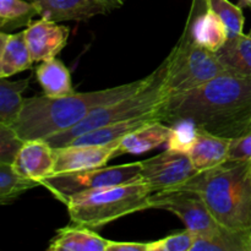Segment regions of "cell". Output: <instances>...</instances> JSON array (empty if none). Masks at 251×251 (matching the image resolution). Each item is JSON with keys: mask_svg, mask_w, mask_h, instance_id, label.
<instances>
[{"mask_svg": "<svg viewBox=\"0 0 251 251\" xmlns=\"http://www.w3.org/2000/svg\"><path fill=\"white\" fill-rule=\"evenodd\" d=\"M191 120L199 130L234 139L251 132V77L226 71L203 85L171 97L161 120Z\"/></svg>", "mask_w": 251, "mask_h": 251, "instance_id": "1", "label": "cell"}, {"mask_svg": "<svg viewBox=\"0 0 251 251\" xmlns=\"http://www.w3.org/2000/svg\"><path fill=\"white\" fill-rule=\"evenodd\" d=\"M151 75L134 82L100 91L74 93L64 97L34 96L24 98L21 112L11 125L22 141L46 140L82 122L93 109L117 102L141 90Z\"/></svg>", "mask_w": 251, "mask_h": 251, "instance_id": "2", "label": "cell"}, {"mask_svg": "<svg viewBox=\"0 0 251 251\" xmlns=\"http://www.w3.org/2000/svg\"><path fill=\"white\" fill-rule=\"evenodd\" d=\"M178 189L200 194L218 225L238 230L251 229L250 162L227 161L199 172Z\"/></svg>", "mask_w": 251, "mask_h": 251, "instance_id": "3", "label": "cell"}, {"mask_svg": "<svg viewBox=\"0 0 251 251\" xmlns=\"http://www.w3.org/2000/svg\"><path fill=\"white\" fill-rule=\"evenodd\" d=\"M167 73V59L151 74V80L145 87L132 95L126 96L117 102L102 105L93 109L82 122L74 125L70 129L46 139L53 149L68 146L73 140L88 131L100 126L115 123L131 120L146 114L159 112L169 96L164 87V77Z\"/></svg>", "mask_w": 251, "mask_h": 251, "instance_id": "4", "label": "cell"}, {"mask_svg": "<svg viewBox=\"0 0 251 251\" xmlns=\"http://www.w3.org/2000/svg\"><path fill=\"white\" fill-rule=\"evenodd\" d=\"M152 190L144 180L108 186L73 196L66 203L74 225L100 228L110 222L149 210Z\"/></svg>", "mask_w": 251, "mask_h": 251, "instance_id": "5", "label": "cell"}, {"mask_svg": "<svg viewBox=\"0 0 251 251\" xmlns=\"http://www.w3.org/2000/svg\"><path fill=\"white\" fill-rule=\"evenodd\" d=\"M226 71L215 51L196 44L184 31L167 56L164 87L171 98L189 92Z\"/></svg>", "mask_w": 251, "mask_h": 251, "instance_id": "6", "label": "cell"}, {"mask_svg": "<svg viewBox=\"0 0 251 251\" xmlns=\"http://www.w3.org/2000/svg\"><path fill=\"white\" fill-rule=\"evenodd\" d=\"M141 162H134L120 166L53 174L43 179L41 185L44 186L56 200L66 205L73 196L86 191L141 181Z\"/></svg>", "mask_w": 251, "mask_h": 251, "instance_id": "7", "label": "cell"}, {"mask_svg": "<svg viewBox=\"0 0 251 251\" xmlns=\"http://www.w3.org/2000/svg\"><path fill=\"white\" fill-rule=\"evenodd\" d=\"M150 207L174 213L186 229L196 235L206 234L218 226L200 194L193 190L176 189L153 193L150 196Z\"/></svg>", "mask_w": 251, "mask_h": 251, "instance_id": "8", "label": "cell"}, {"mask_svg": "<svg viewBox=\"0 0 251 251\" xmlns=\"http://www.w3.org/2000/svg\"><path fill=\"white\" fill-rule=\"evenodd\" d=\"M142 180L152 193L174 190L188 183L199 173L186 153L167 150L141 162Z\"/></svg>", "mask_w": 251, "mask_h": 251, "instance_id": "9", "label": "cell"}, {"mask_svg": "<svg viewBox=\"0 0 251 251\" xmlns=\"http://www.w3.org/2000/svg\"><path fill=\"white\" fill-rule=\"evenodd\" d=\"M38 16L55 22L86 21L97 15H108L119 9L124 0H28Z\"/></svg>", "mask_w": 251, "mask_h": 251, "instance_id": "10", "label": "cell"}, {"mask_svg": "<svg viewBox=\"0 0 251 251\" xmlns=\"http://www.w3.org/2000/svg\"><path fill=\"white\" fill-rule=\"evenodd\" d=\"M24 32L29 54L34 63L56 58L68 43L70 34L68 27L46 17L32 21Z\"/></svg>", "mask_w": 251, "mask_h": 251, "instance_id": "11", "label": "cell"}, {"mask_svg": "<svg viewBox=\"0 0 251 251\" xmlns=\"http://www.w3.org/2000/svg\"><path fill=\"white\" fill-rule=\"evenodd\" d=\"M120 141L109 145H69L54 149L55 167L54 174L71 173V172L87 171V169L104 167L114 158V152Z\"/></svg>", "mask_w": 251, "mask_h": 251, "instance_id": "12", "label": "cell"}, {"mask_svg": "<svg viewBox=\"0 0 251 251\" xmlns=\"http://www.w3.org/2000/svg\"><path fill=\"white\" fill-rule=\"evenodd\" d=\"M12 167L24 178L41 184L43 179L54 174V149L46 140L24 141L12 162Z\"/></svg>", "mask_w": 251, "mask_h": 251, "instance_id": "13", "label": "cell"}, {"mask_svg": "<svg viewBox=\"0 0 251 251\" xmlns=\"http://www.w3.org/2000/svg\"><path fill=\"white\" fill-rule=\"evenodd\" d=\"M153 122H162L161 110L152 113V114L142 115V117L135 118V119L131 120H125V122L115 123V124L104 125V126H100L98 129H95L92 131H88L86 134L81 135V136L76 137L69 145H77V146H86V145L102 146V145H109L113 144V142L120 141L126 135L131 134L135 130L140 129L144 125Z\"/></svg>", "mask_w": 251, "mask_h": 251, "instance_id": "14", "label": "cell"}, {"mask_svg": "<svg viewBox=\"0 0 251 251\" xmlns=\"http://www.w3.org/2000/svg\"><path fill=\"white\" fill-rule=\"evenodd\" d=\"M171 126L163 122L144 125L120 140L114 152V158L122 154H142L167 144Z\"/></svg>", "mask_w": 251, "mask_h": 251, "instance_id": "15", "label": "cell"}, {"mask_svg": "<svg viewBox=\"0 0 251 251\" xmlns=\"http://www.w3.org/2000/svg\"><path fill=\"white\" fill-rule=\"evenodd\" d=\"M229 141L230 139L227 137L216 136L199 130L195 144L189 152L190 161L196 171H208L227 162Z\"/></svg>", "mask_w": 251, "mask_h": 251, "instance_id": "16", "label": "cell"}, {"mask_svg": "<svg viewBox=\"0 0 251 251\" xmlns=\"http://www.w3.org/2000/svg\"><path fill=\"white\" fill-rule=\"evenodd\" d=\"M108 242L91 228L75 225L74 227H64L56 230L50 240L49 251H105Z\"/></svg>", "mask_w": 251, "mask_h": 251, "instance_id": "17", "label": "cell"}, {"mask_svg": "<svg viewBox=\"0 0 251 251\" xmlns=\"http://www.w3.org/2000/svg\"><path fill=\"white\" fill-rule=\"evenodd\" d=\"M251 229L238 230L218 225L206 234L196 235L191 251H250Z\"/></svg>", "mask_w": 251, "mask_h": 251, "instance_id": "18", "label": "cell"}, {"mask_svg": "<svg viewBox=\"0 0 251 251\" xmlns=\"http://www.w3.org/2000/svg\"><path fill=\"white\" fill-rule=\"evenodd\" d=\"M36 77L44 95L49 97H64L75 93L70 71L59 59L41 61L36 69Z\"/></svg>", "mask_w": 251, "mask_h": 251, "instance_id": "19", "label": "cell"}, {"mask_svg": "<svg viewBox=\"0 0 251 251\" xmlns=\"http://www.w3.org/2000/svg\"><path fill=\"white\" fill-rule=\"evenodd\" d=\"M216 54L226 70L251 77V33L228 38Z\"/></svg>", "mask_w": 251, "mask_h": 251, "instance_id": "20", "label": "cell"}, {"mask_svg": "<svg viewBox=\"0 0 251 251\" xmlns=\"http://www.w3.org/2000/svg\"><path fill=\"white\" fill-rule=\"evenodd\" d=\"M33 63L25 39V32L21 31L19 33L9 34L0 61V77L7 78L28 70L32 68Z\"/></svg>", "mask_w": 251, "mask_h": 251, "instance_id": "21", "label": "cell"}, {"mask_svg": "<svg viewBox=\"0 0 251 251\" xmlns=\"http://www.w3.org/2000/svg\"><path fill=\"white\" fill-rule=\"evenodd\" d=\"M31 78L9 81L0 77V124L11 126L21 112L24 92L29 86Z\"/></svg>", "mask_w": 251, "mask_h": 251, "instance_id": "22", "label": "cell"}, {"mask_svg": "<svg viewBox=\"0 0 251 251\" xmlns=\"http://www.w3.org/2000/svg\"><path fill=\"white\" fill-rule=\"evenodd\" d=\"M37 15L36 6L28 0H0V32L27 27Z\"/></svg>", "mask_w": 251, "mask_h": 251, "instance_id": "23", "label": "cell"}, {"mask_svg": "<svg viewBox=\"0 0 251 251\" xmlns=\"http://www.w3.org/2000/svg\"><path fill=\"white\" fill-rule=\"evenodd\" d=\"M39 185L38 181L20 176L12 164L0 163V205L14 202L22 194Z\"/></svg>", "mask_w": 251, "mask_h": 251, "instance_id": "24", "label": "cell"}, {"mask_svg": "<svg viewBox=\"0 0 251 251\" xmlns=\"http://www.w3.org/2000/svg\"><path fill=\"white\" fill-rule=\"evenodd\" d=\"M205 4L226 25L228 38L243 33L245 19L239 5H234L229 0H205Z\"/></svg>", "mask_w": 251, "mask_h": 251, "instance_id": "25", "label": "cell"}, {"mask_svg": "<svg viewBox=\"0 0 251 251\" xmlns=\"http://www.w3.org/2000/svg\"><path fill=\"white\" fill-rule=\"evenodd\" d=\"M199 129L191 120L180 119L171 124L167 145L168 150L189 154L198 137Z\"/></svg>", "mask_w": 251, "mask_h": 251, "instance_id": "26", "label": "cell"}, {"mask_svg": "<svg viewBox=\"0 0 251 251\" xmlns=\"http://www.w3.org/2000/svg\"><path fill=\"white\" fill-rule=\"evenodd\" d=\"M196 234L186 229L163 239L147 243V251H191Z\"/></svg>", "mask_w": 251, "mask_h": 251, "instance_id": "27", "label": "cell"}, {"mask_svg": "<svg viewBox=\"0 0 251 251\" xmlns=\"http://www.w3.org/2000/svg\"><path fill=\"white\" fill-rule=\"evenodd\" d=\"M22 142L12 126L0 124V163L12 164Z\"/></svg>", "mask_w": 251, "mask_h": 251, "instance_id": "28", "label": "cell"}, {"mask_svg": "<svg viewBox=\"0 0 251 251\" xmlns=\"http://www.w3.org/2000/svg\"><path fill=\"white\" fill-rule=\"evenodd\" d=\"M232 162L251 161V132L230 139L228 147V159Z\"/></svg>", "mask_w": 251, "mask_h": 251, "instance_id": "29", "label": "cell"}, {"mask_svg": "<svg viewBox=\"0 0 251 251\" xmlns=\"http://www.w3.org/2000/svg\"><path fill=\"white\" fill-rule=\"evenodd\" d=\"M105 251H147V243L140 242H108Z\"/></svg>", "mask_w": 251, "mask_h": 251, "instance_id": "30", "label": "cell"}, {"mask_svg": "<svg viewBox=\"0 0 251 251\" xmlns=\"http://www.w3.org/2000/svg\"><path fill=\"white\" fill-rule=\"evenodd\" d=\"M7 38H9V33H5V32H0V61H1L2 53H4L5 44H6Z\"/></svg>", "mask_w": 251, "mask_h": 251, "instance_id": "31", "label": "cell"}, {"mask_svg": "<svg viewBox=\"0 0 251 251\" xmlns=\"http://www.w3.org/2000/svg\"><path fill=\"white\" fill-rule=\"evenodd\" d=\"M240 5H243V6H248L251 9V0H240Z\"/></svg>", "mask_w": 251, "mask_h": 251, "instance_id": "32", "label": "cell"}, {"mask_svg": "<svg viewBox=\"0 0 251 251\" xmlns=\"http://www.w3.org/2000/svg\"><path fill=\"white\" fill-rule=\"evenodd\" d=\"M250 251H251V234H250Z\"/></svg>", "mask_w": 251, "mask_h": 251, "instance_id": "33", "label": "cell"}, {"mask_svg": "<svg viewBox=\"0 0 251 251\" xmlns=\"http://www.w3.org/2000/svg\"><path fill=\"white\" fill-rule=\"evenodd\" d=\"M250 171H251V161H250Z\"/></svg>", "mask_w": 251, "mask_h": 251, "instance_id": "34", "label": "cell"}]
</instances>
